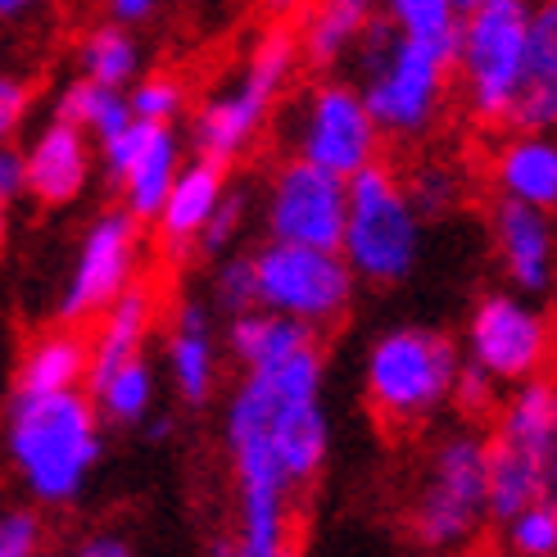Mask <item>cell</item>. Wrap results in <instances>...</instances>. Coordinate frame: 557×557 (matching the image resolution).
<instances>
[{
  "label": "cell",
  "mask_w": 557,
  "mask_h": 557,
  "mask_svg": "<svg viewBox=\"0 0 557 557\" xmlns=\"http://www.w3.org/2000/svg\"><path fill=\"white\" fill-rule=\"evenodd\" d=\"M322 345L309 341L276 368L245 372L227 408V454L236 498H290L309 485L331 449L322 408Z\"/></svg>",
  "instance_id": "1"
},
{
  "label": "cell",
  "mask_w": 557,
  "mask_h": 557,
  "mask_svg": "<svg viewBox=\"0 0 557 557\" xmlns=\"http://www.w3.org/2000/svg\"><path fill=\"white\" fill-rule=\"evenodd\" d=\"M462 33V5L454 0H395L385 18H372L358 41L363 100L376 132L412 136L431 127L449 91Z\"/></svg>",
  "instance_id": "2"
},
{
  "label": "cell",
  "mask_w": 557,
  "mask_h": 557,
  "mask_svg": "<svg viewBox=\"0 0 557 557\" xmlns=\"http://www.w3.org/2000/svg\"><path fill=\"white\" fill-rule=\"evenodd\" d=\"M10 462L41 504H73L100 462V417L82 395H14L5 417Z\"/></svg>",
  "instance_id": "3"
},
{
  "label": "cell",
  "mask_w": 557,
  "mask_h": 557,
  "mask_svg": "<svg viewBox=\"0 0 557 557\" xmlns=\"http://www.w3.org/2000/svg\"><path fill=\"white\" fill-rule=\"evenodd\" d=\"M336 255L354 276H368L376 286H395L417 268L422 213L385 163H372L345 182V232Z\"/></svg>",
  "instance_id": "4"
},
{
  "label": "cell",
  "mask_w": 557,
  "mask_h": 557,
  "mask_svg": "<svg viewBox=\"0 0 557 557\" xmlns=\"http://www.w3.org/2000/svg\"><path fill=\"white\" fill-rule=\"evenodd\" d=\"M295 69H299L295 27L286 23L263 27L255 50L245 54L240 73L232 77V87L205 100V109L195 114V150H200V159L227 169V159L249 150V141L263 132L282 87L295 77Z\"/></svg>",
  "instance_id": "5"
},
{
  "label": "cell",
  "mask_w": 557,
  "mask_h": 557,
  "mask_svg": "<svg viewBox=\"0 0 557 557\" xmlns=\"http://www.w3.org/2000/svg\"><path fill=\"white\" fill-rule=\"evenodd\" d=\"M462 358L444 331L426 326H395L372 345L363 381L368 399L389 422H422L440 404L454 399Z\"/></svg>",
  "instance_id": "6"
},
{
  "label": "cell",
  "mask_w": 557,
  "mask_h": 557,
  "mask_svg": "<svg viewBox=\"0 0 557 557\" xmlns=\"http://www.w3.org/2000/svg\"><path fill=\"white\" fill-rule=\"evenodd\" d=\"M249 259V313L286 318L304 331L331 326L345 318L354 299V272L331 249H295V245H263Z\"/></svg>",
  "instance_id": "7"
},
{
  "label": "cell",
  "mask_w": 557,
  "mask_h": 557,
  "mask_svg": "<svg viewBox=\"0 0 557 557\" xmlns=\"http://www.w3.org/2000/svg\"><path fill=\"white\" fill-rule=\"evenodd\" d=\"M531 14L535 10L521 5V0H476V5L462 10L454 69L462 73L471 114L485 123L512 119L525 37H531Z\"/></svg>",
  "instance_id": "8"
},
{
  "label": "cell",
  "mask_w": 557,
  "mask_h": 557,
  "mask_svg": "<svg viewBox=\"0 0 557 557\" xmlns=\"http://www.w3.org/2000/svg\"><path fill=\"white\" fill-rule=\"evenodd\" d=\"M485 517V440L476 431H458L440 440L431 454L408 512V531L426 553L444 557L476 535Z\"/></svg>",
  "instance_id": "9"
},
{
  "label": "cell",
  "mask_w": 557,
  "mask_h": 557,
  "mask_svg": "<svg viewBox=\"0 0 557 557\" xmlns=\"http://www.w3.org/2000/svg\"><path fill=\"white\" fill-rule=\"evenodd\" d=\"M295 159L309 163L318 173L331 177H358L372 163H381V132L368 119L363 100H358L354 82H318V87L304 96L299 119H295Z\"/></svg>",
  "instance_id": "10"
},
{
  "label": "cell",
  "mask_w": 557,
  "mask_h": 557,
  "mask_svg": "<svg viewBox=\"0 0 557 557\" xmlns=\"http://www.w3.org/2000/svg\"><path fill=\"white\" fill-rule=\"evenodd\" d=\"M553 354L548 318L521 295H485L467 322V363L494 385L535 381Z\"/></svg>",
  "instance_id": "11"
},
{
  "label": "cell",
  "mask_w": 557,
  "mask_h": 557,
  "mask_svg": "<svg viewBox=\"0 0 557 557\" xmlns=\"http://www.w3.org/2000/svg\"><path fill=\"white\" fill-rule=\"evenodd\" d=\"M263 222L272 245H295V249H341L345 232V182L318 173L309 163L286 159L268 186Z\"/></svg>",
  "instance_id": "12"
},
{
  "label": "cell",
  "mask_w": 557,
  "mask_h": 557,
  "mask_svg": "<svg viewBox=\"0 0 557 557\" xmlns=\"http://www.w3.org/2000/svg\"><path fill=\"white\" fill-rule=\"evenodd\" d=\"M132 286H136V222L123 209H109L91 222L77 245L69 286L60 295V318L69 326L100 318L104 309H114Z\"/></svg>",
  "instance_id": "13"
},
{
  "label": "cell",
  "mask_w": 557,
  "mask_h": 557,
  "mask_svg": "<svg viewBox=\"0 0 557 557\" xmlns=\"http://www.w3.org/2000/svg\"><path fill=\"white\" fill-rule=\"evenodd\" d=\"M100 163H104V177L119 182L123 190V213L132 222H154L182 173L177 132L132 119L123 132L100 141Z\"/></svg>",
  "instance_id": "14"
},
{
  "label": "cell",
  "mask_w": 557,
  "mask_h": 557,
  "mask_svg": "<svg viewBox=\"0 0 557 557\" xmlns=\"http://www.w3.org/2000/svg\"><path fill=\"white\" fill-rule=\"evenodd\" d=\"M91 141L82 136L77 127L69 123H46L33 146H27V154H18L23 163V186L37 195L41 205H69L82 195V186H87L91 177Z\"/></svg>",
  "instance_id": "15"
},
{
  "label": "cell",
  "mask_w": 557,
  "mask_h": 557,
  "mask_svg": "<svg viewBox=\"0 0 557 557\" xmlns=\"http://www.w3.org/2000/svg\"><path fill=\"white\" fill-rule=\"evenodd\" d=\"M159 318V299L150 286L136 282L114 309L100 313L96 336L87 341V385L96 389L100 381H109L119 368H127L132 358H146V341Z\"/></svg>",
  "instance_id": "16"
},
{
  "label": "cell",
  "mask_w": 557,
  "mask_h": 557,
  "mask_svg": "<svg viewBox=\"0 0 557 557\" xmlns=\"http://www.w3.org/2000/svg\"><path fill=\"white\" fill-rule=\"evenodd\" d=\"M494 240L504 272L521 295H544L553 286V218L525 205L498 200L494 209Z\"/></svg>",
  "instance_id": "17"
},
{
  "label": "cell",
  "mask_w": 557,
  "mask_h": 557,
  "mask_svg": "<svg viewBox=\"0 0 557 557\" xmlns=\"http://www.w3.org/2000/svg\"><path fill=\"white\" fill-rule=\"evenodd\" d=\"M553 119H557V5H544L531 14L521 87H517V104L508 123L521 127L525 136H544Z\"/></svg>",
  "instance_id": "18"
},
{
  "label": "cell",
  "mask_w": 557,
  "mask_h": 557,
  "mask_svg": "<svg viewBox=\"0 0 557 557\" xmlns=\"http://www.w3.org/2000/svg\"><path fill=\"white\" fill-rule=\"evenodd\" d=\"M222 195H227V177H222L218 163H205V159L186 163V169L177 173V182H173V190H169V200H163L159 218H154L159 240L169 245L173 255H186V249L205 236L209 218L222 205Z\"/></svg>",
  "instance_id": "19"
},
{
  "label": "cell",
  "mask_w": 557,
  "mask_h": 557,
  "mask_svg": "<svg viewBox=\"0 0 557 557\" xmlns=\"http://www.w3.org/2000/svg\"><path fill=\"white\" fill-rule=\"evenodd\" d=\"M169 372L186 404H209L218 385V345H213V318L205 304L186 299L173 331H169Z\"/></svg>",
  "instance_id": "20"
},
{
  "label": "cell",
  "mask_w": 557,
  "mask_h": 557,
  "mask_svg": "<svg viewBox=\"0 0 557 557\" xmlns=\"http://www.w3.org/2000/svg\"><path fill=\"white\" fill-rule=\"evenodd\" d=\"M494 182L508 205L548 213L557 205V146L548 136H512L494 159Z\"/></svg>",
  "instance_id": "21"
},
{
  "label": "cell",
  "mask_w": 557,
  "mask_h": 557,
  "mask_svg": "<svg viewBox=\"0 0 557 557\" xmlns=\"http://www.w3.org/2000/svg\"><path fill=\"white\" fill-rule=\"evenodd\" d=\"M87 381V341L77 331H50L18 363V395H77Z\"/></svg>",
  "instance_id": "22"
},
{
  "label": "cell",
  "mask_w": 557,
  "mask_h": 557,
  "mask_svg": "<svg viewBox=\"0 0 557 557\" xmlns=\"http://www.w3.org/2000/svg\"><path fill=\"white\" fill-rule=\"evenodd\" d=\"M490 440L517 444V449H535V454H557V389L553 381L535 376L512 385V395L498 412V431Z\"/></svg>",
  "instance_id": "23"
},
{
  "label": "cell",
  "mask_w": 557,
  "mask_h": 557,
  "mask_svg": "<svg viewBox=\"0 0 557 557\" xmlns=\"http://www.w3.org/2000/svg\"><path fill=\"white\" fill-rule=\"evenodd\" d=\"M368 23H372V10L363 5V0H331V5H318L295 33L299 60H309L313 69L341 64L345 54L363 41Z\"/></svg>",
  "instance_id": "24"
},
{
  "label": "cell",
  "mask_w": 557,
  "mask_h": 557,
  "mask_svg": "<svg viewBox=\"0 0 557 557\" xmlns=\"http://www.w3.org/2000/svg\"><path fill=\"white\" fill-rule=\"evenodd\" d=\"M232 354L245 372H263V368H276L282 358H290L299 345L318 341L313 331H304L286 318H272V313H236L232 318Z\"/></svg>",
  "instance_id": "25"
},
{
  "label": "cell",
  "mask_w": 557,
  "mask_h": 557,
  "mask_svg": "<svg viewBox=\"0 0 557 557\" xmlns=\"http://www.w3.org/2000/svg\"><path fill=\"white\" fill-rule=\"evenodd\" d=\"M77 64H82V82H96V87L123 91L127 82L141 69V46H136L132 27L119 23H96L77 46Z\"/></svg>",
  "instance_id": "26"
},
{
  "label": "cell",
  "mask_w": 557,
  "mask_h": 557,
  "mask_svg": "<svg viewBox=\"0 0 557 557\" xmlns=\"http://www.w3.org/2000/svg\"><path fill=\"white\" fill-rule=\"evenodd\" d=\"M154 389H159L154 363L150 358H132L127 368H119L109 381H100L87 399H91L96 417H109V422H119V426H136V422H146Z\"/></svg>",
  "instance_id": "27"
},
{
  "label": "cell",
  "mask_w": 557,
  "mask_h": 557,
  "mask_svg": "<svg viewBox=\"0 0 557 557\" xmlns=\"http://www.w3.org/2000/svg\"><path fill=\"white\" fill-rule=\"evenodd\" d=\"M60 123H69V127H77L82 136H96V141H109L114 132H123L127 123H132V114H127V100H123V91H109V87H96V82H73V87H64V96H60V114H54Z\"/></svg>",
  "instance_id": "28"
},
{
  "label": "cell",
  "mask_w": 557,
  "mask_h": 557,
  "mask_svg": "<svg viewBox=\"0 0 557 557\" xmlns=\"http://www.w3.org/2000/svg\"><path fill=\"white\" fill-rule=\"evenodd\" d=\"M127 100V114L136 123H150V127H173V119L186 109V87L169 73H154V77H141L136 87L123 96Z\"/></svg>",
  "instance_id": "29"
},
{
  "label": "cell",
  "mask_w": 557,
  "mask_h": 557,
  "mask_svg": "<svg viewBox=\"0 0 557 557\" xmlns=\"http://www.w3.org/2000/svg\"><path fill=\"white\" fill-rule=\"evenodd\" d=\"M504 525H508V548L517 557H553L557 553V508H553V498L508 517Z\"/></svg>",
  "instance_id": "30"
},
{
  "label": "cell",
  "mask_w": 557,
  "mask_h": 557,
  "mask_svg": "<svg viewBox=\"0 0 557 557\" xmlns=\"http://www.w3.org/2000/svg\"><path fill=\"white\" fill-rule=\"evenodd\" d=\"M41 548V517L27 508L0 512V557H37Z\"/></svg>",
  "instance_id": "31"
},
{
  "label": "cell",
  "mask_w": 557,
  "mask_h": 557,
  "mask_svg": "<svg viewBox=\"0 0 557 557\" xmlns=\"http://www.w3.org/2000/svg\"><path fill=\"white\" fill-rule=\"evenodd\" d=\"M240 227H245V195H240V190H227V195H222V205H218V213L209 218L205 236L195 240V245H200L205 255H222V249L236 240Z\"/></svg>",
  "instance_id": "32"
},
{
  "label": "cell",
  "mask_w": 557,
  "mask_h": 557,
  "mask_svg": "<svg viewBox=\"0 0 557 557\" xmlns=\"http://www.w3.org/2000/svg\"><path fill=\"white\" fill-rule=\"evenodd\" d=\"M27 104H33V91H27V82L14 77V73H0V146H5L10 136L23 127Z\"/></svg>",
  "instance_id": "33"
},
{
  "label": "cell",
  "mask_w": 557,
  "mask_h": 557,
  "mask_svg": "<svg viewBox=\"0 0 557 557\" xmlns=\"http://www.w3.org/2000/svg\"><path fill=\"white\" fill-rule=\"evenodd\" d=\"M454 399H458L467 412L490 408V399H494V381H490L485 372H476L471 363H462V368H458V381H454Z\"/></svg>",
  "instance_id": "34"
},
{
  "label": "cell",
  "mask_w": 557,
  "mask_h": 557,
  "mask_svg": "<svg viewBox=\"0 0 557 557\" xmlns=\"http://www.w3.org/2000/svg\"><path fill=\"white\" fill-rule=\"evenodd\" d=\"M18 190H23V163L10 146H0V209H5V200H14Z\"/></svg>",
  "instance_id": "35"
},
{
  "label": "cell",
  "mask_w": 557,
  "mask_h": 557,
  "mask_svg": "<svg viewBox=\"0 0 557 557\" xmlns=\"http://www.w3.org/2000/svg\"><path fill=\"white\" fill-rule=\"evenodd\" d=\"M154 14L150 0H114L109 5V23H119V27H132V23H146Z\"/></svg>",
  "instance_id": "36"
},
{
  "label": "cell",
  "mask_w": 557,
  "mask_h": 557,
  "mask_svg": "<svg viewBox=\"0 0 557 557\" xmlns=\"http://www.w3.org/2000/svg\"><path fill=\"white\" fill-rule=\"evenodd\" d=\"M77 557H132V548L119 535H91L87 544L77 548Z\"/></svg>",
  "instance_id": "37"
},
{
  "label": "cell",
  "mask_w": 557,
  "mask_h": 557,
  "mask_svg": "<svg viewBox=\"0 0 557 557\" xmlns=\"http://www.w3.org/2000/svg\"><path fill=\"white\" fill-rule=\"evenodd\" d=\"M27 5H23V0H0V18H18Z\"/></svg>",
  "instance_id": "38"
},
{
  "label": "cell",
  "mask_w": 557,
  "mask_h": 557,
  "mask_svg": "<svg viewBox=\"0 0 557 557\" xmlns=\"http://www.w3.org/2000/svg\"><path fill=\"white\" fill-rule=\"evenodd\" d=\"M0 240H5V209H0Z\"/></svg>",
  "instance_id": "39"
},
{
  "label": "cell",
  "mask_w": 557,
  "mask_h": 557,
  "mask_svg": "<svg viewBox=\"0 0 557 557\" xmlns=\"http://www.w3.org/2000/svg\"><path fill=\"white\" fill-rule=\"evenodd\" d=\"M286 557H299V553H286Z\"/></svg>",
  "instance_id": "40"
}]
</instances>
